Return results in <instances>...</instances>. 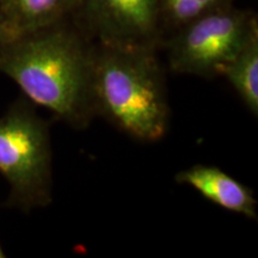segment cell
Wrapping results in <instances>:
<instances>
[{
	"label": "cell",
	"instance_id": "6da1fadb",
	"mask_svg": "<svg viewBox=\"0 0 258 258\" xmlns=\"http://www.w3.org/2000/svg\"><path fill=\"white\" fill-rule=\"evenodd\" d=\"M95 46L63 22L0 44V73L35 104L71 127L96 117L92 101Z\"/></svg>",
	"mask_w": 258,
	"mask_h": 258
},
{
	"label": "cell",
	"instance_id": "7a4b0ae2",
	"mask_svg": "<svg viewBox=\"0 0 258 258\" xmlns=\"http://www.w3.org/2000/svg\"><path fill=\"white\" fill-rule=\"evenodd\" d=\"M92 101L96 116L135 140L165 137L170 105L157 48L95 46Z\"/></svg>",
	"mask_w": 258,
	"mask_h": 258
},
{
	"label": "cell",
	"instance_id": "3957f363",
	"mask_svg": "<svg viewBox=\"0 0 258 258\" xmlns=\"http://www.w3.org/2000/svg\"><path fill=\"white\" fill-rule=\"evenodd\" d=\"M0 175L10 186L12 207L30 212L53 201L49 125L24 102L0 117Z\"/></svg>",
	"mask_w": 258,
	"mask_h": 258
},
{
	"label": "cell",
	"instance_id": "277c9868",
	"mask_svg": "<svg viewBox=\"0 0 258 258\" xmlns=\"http://www.w3.org/2000/svg\"><path fill=\"white\" fill-rule=\"evenodd\" d=\"M256 29V16L232 5L209 12L177 29L171 37L167 43L170 70L201 78L221 77Z\"/></svg>",
	"mask_w": 258,
	"mask_h": 258
},
{
	"label": "cell",
	"instance_id": "5b68a950",
	"mask_svg": "<svg viewBox=\"0 0 258 258\" xmlns=\"http://www.w3.org/2000/svg\"><path fill=\"white\" fill-rule=\"evenodd\" d=\"M79 10L98 44L158 48L160 0H82Z\"/></svg>",
	"mask_w": 258,
	"mask_h": 258
},
{
	"label": "cell",
	"instance_id": "8992f818",
	"mask_svg": "<svg viewBox=\"0 0 258 258\" xmlns=\"http://www.w3.org/2000/svg\"><path fill=\"white\" fill-rule=\"evenodd\" d=\"M175 179L179 184L196 190L200 195L222 209L252 220L257 219L258 202L252 189L218 166L196 164L179 171Z\"/></svg>",
	"mask_w": 258,
	"mask_h": 258
},
{
	"label": "cell",
	"instance_id": "52a82bcc",
	"mask_svg": "<svg viewBox=\"0 0 258 258\" xmlns=\"http://www.w3.org/2000/svg\"><path fill=\"white\" fill-rule=\"evenodd\" d=\"M82 0H0L3 42L63 22Z\"/></svg>",
	"mask_w": 258,
	"mask_h": 258
},
{
	"label": "cell",
	"instance_id": "ba28073f",
	"mask_svg": "<svg viewBox=\"0 0 258 258\" xmlns=\"http://www.w3.org/2000/svg\"><path fill=\"white\" fill-rule=\"evenodd\" d=\"M221 77L227 79L241 102L254 117L258 116V29L228 62Z\"/></svg>",
	"mask_w": 258,
	"mask_h": 258
},
{
	"label": "cell",
	"instance_id": "9c48e42d",
	"mask_svg": "<svg viewBox=\"0 0 258 258\" xmlns=\"http://www.w3.org/2000/svg\"><path fill=\"white\" fill-rule=\"evenodd\" d=\"M232 0H160L163 25L184 27L209 12L231 6Z\"/></svg>",
	"mask_w": 258,
	"mask_h": 258
},
{
	"label": "cell",
	"instance_id": "30bf717a",
	"mask_svg": "<svg viewBox=\"0 0 258 258\" xmlns=\"http://www.w3.org/2000/svg\"><path fill=\"white\" fill-rule=\"evenodd\" d=\"M3 41V25H2V16H0V44Z\"/></svg>",
	"mask_w": 258,
	"mask_h": 258
},
{
	"label": "cell",
	"instance_id": "8fae6325",
	"mask_svg": "<svg viewBox=\"0 0 258 258\" xmlns=\"http://www.w3.org/2000/svg\"><path fill=\"white\" fill-rule=\"evenodd\" d=\"M4 257H6L5 251H4V249H3L2 244H0V258H4Z\"/></svg>",
	"mask_w": 258,
	"mask_h": 258
}]
</instances>
